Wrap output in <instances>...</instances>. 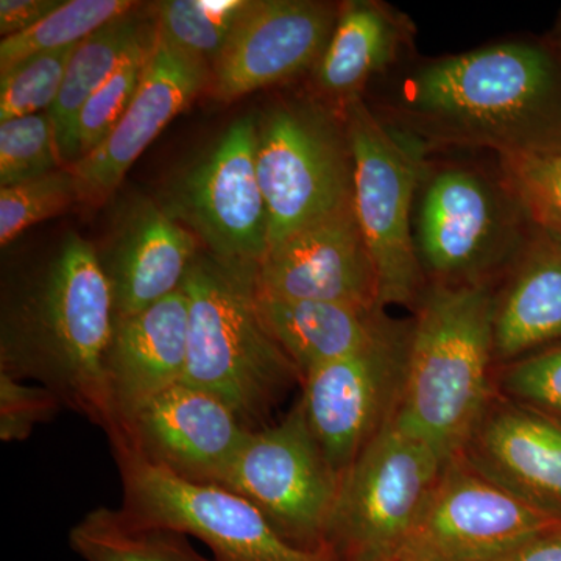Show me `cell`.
<instances>
[{
	"mask_svg": "<svg viewBox=\"0 0 561 561\" xmlns=\"http://www.w3.org/2000/svg\"><path fill=\"white\" fill-rule=\"evenodd\" d=\"M257 309L273 339L302 379L313 368L364 348L391 321L386 309L350 302L286 300L256 291Z\"/></svg>",
	"mask_w": 561,
	"mask_h": 561,
	"instance_id": "603a6c76",
	"label": "cell"
},
{
	"mask_svg": "<svg viewBox=\"0 0 561 561\" xmlns=\"http://www.w3.org/2000/svg\"><path fill=\"white\" fill-rule=\"evenodd\" d=\"M343 114L354 158V210L375 264L379 302L413 312L427 287L413 242V209L427 154L365 99L351 102Z\"/></svg>",
	"mask_w": 561,
	"mask_h": 561,
	"instance_id": "52a82bcc",
	"label": "cell"
},
{
	"mask_svg": "<svg viewBox=\"0 0 561 561\" xmlns=\"http://www.w3.org/2000/svg\"><path fill=\"white\" fill-rule=\"evenodd\" d=\"M339 483L298 400L279 423L249 432L220 485L256 505L284 540L319 551Z\"/></svg>",
	"mask_w": 561,
	"mask_h": 561,
	"instance_id": "8fae6325",
	"label": "cell"
},
{
	"mask_svg": "<svg viewBox=\"0 0 561 561\" xmlns=\"http://www.w3.org/2000/svg\"><path fill=\"white\" fill-rule=\"evenodd\" d=\"M247 7V0H165L154 5V21L162 38L213 70Z\"/></svg>",
	"mask_w": 561,
	"mask_h": 561,
	"instance_id": "484cf974",
	"label": "cell"
},
{
	"mask_svg": "<svg viewBox=\"0 0 561 561\" xmlns=\"http://www.w3.org/2000/svg\"><path fill=\"white\" fill-rule=\"evenodd\" d=\"M339 10L319 0H251L210 70L209 94L231 102L316 68Z\"/></svg>",
	"mask_w": 561,
	"mask_h": 561,
	"instance_id": "5bb4252c",
	"label": "cell"
},
{
	"mask_svg": "<svg viewBox=\"0 0 561 561\" xmlns=\"http://www.w3.org/2000/svg\"><path fill=\"white\" fill-rule=\"evenodd\" d=\"M190 300L181 289L130 317L114 319L106 381L116 431L165 390L183 382L187 362Z\"/></svg>",
	"mask_w": 561,
	"mask_h": 561,
	"instance_id": "d6986e66",
	"label": "cell"
},
{
	"mask_svg": "<svg viewBox=\"0 0 561 561\" xmlns=\"http://www.w3.org/2000/svg\"><path fill=\"white\" fill-rule=\"evenodd\" d=\"M457 456L486 481L561 519L560 420L494 390Z\"/></svg>",
	"mask_w": 561,
	"mask_h": 561,
	"instance_id": "e0dca14e",
	"label": "cell"
},
{
	"mask_svg": "<svg viewBox=\"0 0 561 561\" xmlns=\"http://www.w3.org/2000/svg\"><path fill=\"white\" fill-rule=\"evenodd\" d=\"M415 25L382 0L341 3L327 49L313 68L317 99L345 111L364 98L368 83L397 68L411 51Z\"/></svg>",
	"mask_w": 561,
	"mask_h": 561,
	"instance_id": "7402d4cb",
	"label": "cell"
},
{
	"mask_svg": "<svg viewBox=\"0 0 561 561\" xmlns=\"http://www.w3.org/2000/svg\"><path fill=\"white\" fill-rule=\"evenodd\" d=\"M413 319H391L364 348L313 368L302 379L306 419L341 476L397 419L411 356Z\"/></svg>",
	"mask_w": 561,
	"mask_h": 561,
	"instance_id": "7c38bea8",
	"label": "cell"
},
{
	"mask_svg": "<svg viewBox=\"0 0 561 561\" xmlns=\"http://www.w3.org/2000/svg\"><path fill=\"white\" fill-rule=\"evenodd\" d=\"M256 119L232 122L169 183L162 208L230 267L256 271L268 253V216L256 171Z\"/></svg>",
	"mask_w": 561,
	"mask_h": 561,
	"instance_id": "30bf717a",
	"label": "cell"
},
{
	"mask_svg": "<svg viewBox=\"0 0 561 561\" xmlns=\"http://www.w3.org/2000/svg\"><path fill=\"white\" fill-rule=\"evenodd\" d=\"M154 41L157 33L142 41L114 76L84 103L76 125L77 161L101 147L119 124L138 91Z\"/></svg>",
	"mask_w": 561,
	"mask_h": 561,
	"instance_id": "83f0119b",
	"label": "cell"
},
{
	"mask_svg": "<svg viewBox=\"0 0 561 561\" xmlns=\"http://www.w3.org/2000/svg\"><path fill=\"white\" fill-rule=\"evenodd\" d=\"M561 343V238L535 227L493 291L494 370Z\"/></svg>",
	"mask_w": 561,
	"mask_h": 561,
	"instance_id": "44dd1931",
	"label": "cell"
},
{
	"mask_svg": "<svg viewBox=\"0 0 561 561\" xmlns=\"http://www.w3.org/2000/svg\"><path fill=\"white\" fill-rule=\"evenodd\" d=\"M546 39L556 49L557 54L561 57V11L557 16L556 24H553L552 31L546 35Z\"/></svg>",
	"mask_w": 561,
	"mask_h": 561,
	"instance_id": "8d00e7d4",
	"label": "cell"
},
{
	"mask_svg": "<svg viewBox=\"0 0 561 561\" xmlns=\"http://www.w3.org/2000/svg\"><path fill=\"white\" fill-rule=\"evenodd\" d=\"M197 254V238L161 203H130L108 250L99 254L113 294L114 319L142 312L181 289Z\"/></svg>",
	"mask_w": 561,
	"mask_h": 561,
	"instance_id": "ffe728a7",
	"label": "cell"
},
{
	"mask_svg": "<svg viewBox=\"0 0 561 561\" xmlns=\"http://www.w3.org/2000/svg\"><path fill=\"white\" fill-rule=\"evenodd\" d=\"M493 286L427 284L394 423L448 461L494 391Z\"/></svg>",
	"mask_w": 561,
	"mask_h": 561,
	"instance_id": "3957f363",
	"label": "cell"
},
{
	"mask_svg": "<svg viewBox=\"0 0 561 561\" xmlns=\"http://www.w3.org/2000/svg\"><path fill=\"white\" fill-rule=\"evenodd\" d=\"M61 0H2L0 2V35H20L39 24L51 11L61 5Z\"/></svg>",
	"mask_w": 561,
	"mask_h": 561,
	"instance_id": "e575fe53",
	"label": "cell"
},
{
	"mask_svg": "<svg viewBox=\"0 0 561 561\" xmlns=\"http://www.w3.org/2000/svg\"><path fill=\"white\" fill-rule=\"evenodd\" d=\"M534 228L500 165L490 172L427 157L413 209V242L427 284L496 287Z\"/></svg>",
	"mask_w": 561,
	"mask_h": 561,
	"instance_id": "5b68a950",
	"label": "cell"
},
{
	"mask_svg": "<svg viewBox=\"0 0 561 561\" xmlns=\"http://www.w3.org/2000/svg\"><path fill=\"white\" fill-rule=\"evenodd\" d=\"M77 46L32 55L0 73V124L50 111Z\"/></svg>",
	"mask_w": 561,
	"mask_h": 561,
	"instance_id": "f1b7e54d",
	"label": "cell"
},
{
	"mask_svg": "<svg viewBox=\"0 0 561 561\" xmlns=\"http://www.w3.org/2000/svg\"><path fill=\"white\" fill-rule=\"evenodd\" d=\"M249 432L219 398L180 382L111 440L125 438L144 459L186 481L220 485Z\"/></svg>",
	"mask_w": 561,
	"mask_h": 561,
	"instance_id": "2e32d148",
	"label": "cell"
},
{
	"mask_svg": "<svg viewBox=\"0 0 561 561\" xmlns=\"http://www.w3.org/2000/svg\"><path fill=\"white\" fill-rule=\"evenodd\" d=\"M179 531L150 526L124 508H95L69 531L84 561H209Z\"/></svg>",
	"mask_w": 561,
	"mask_h": 561,
	"instance_id": "d4e9b609",
	"label": "cell"
},
{
	"mask_svg": "<svg viewBox=\"0 0 561 561\" xmlns=\"http://www.w3.org/2000/svg\"><path fill=\"white\" fill-rule=\"evenodd\" d=\"M183 289L190 300L183 382L219 398L256 430L284 394L302 383L297 365L262 320L256 271L197 254Z\"/></svg>",
	"mask_w": 561,
	"mask_h": 561,
	"instance_id": "277c9868",
	"label": "cell"
},
{
	"mask_svg": "<svg viewBox=\"0 0 561 561\" xmlns=\"http://www.w3.org/2000/svg\"><path fill=\"white\" fill-rule=\"evenodd\" d=\"M111 443L124 486L122 508L140 523L205 542L213 561H337L327 549H302L284 540L241 494L179 478L144 459L125 438Z\"/></svg>",
	"mask_w": 561,
	"mask_h": 561,
	"instance_id": "9c48e42d",
	"label": "cell"
},
{
	"mask_svg": "<svg viewBox=\"0 0 561 561\" xmlns=\"http://www.w3.org/2000/svg\"><path fill=\"white\" fill-rule=\"evenodd\" d=\"M445 463L390 423L343 472L323 548L337 561H398Z\"/></svg>",
	"mask_w": 561,
	"mask_h": 561,
	"instance_id": "ba28073f",
	"label": "cell"
},
{
	"mask_svg": "<svg viewBox=\"0 0 561 561\" xmlns=\"http://www.w3.org/2000/svg\"><path fill=\"white\" fill-rule=\"evenodd\" d=\"M130 0H69L31 31L3 38L0 44V73L18 62L43 54L77 46L103 25L135 10Z\"/></svg>",
	"mask_w": 561,
	"mask_h": 561,
	"instance_id": "4316f807",
	"label": "cell"
},
{
	"mask_svg": "<svg viewBox=\"0 0 561 561\" xmlns=\"http://www.w3.org/2000/svg\"><path fill=\"white\" fill-rule=\"evenodd\" d=\"M561 519L486 481L459 456L446 461L398 561H500Z\"/></svg>",
	"mask_w": 561,
	"mask_h": 561,
	"instance_id": "4fadbf2b",
	"label": "cell"
},
{
	"mask_svg": "<svg viewBox=\"0 0 561 561\" xmlns=\"http://www.w3.org/2000/svg\"><path fill=\"white\" fill-rule=\"evenodd\" d=\"M80 202V187L68 168L0 190V245L7 247L27 228Z\"/></svg>",
	"mask_w": 561,
	"mask_h": 561,
	"instance_id": "f546056e",
	"label": "cell"
},
{
	"mask_svg": "<svg viewBox=\"0 0 561 561\" xmlns=\"http://www.w3.org/2000/svg\"><path fill=\"white\" fill-rule=\"evenodd\" d=\"M500 561H561V529L526 542Z\"/></svg>",
	"mask_w": 561,
	"mask_h": 561,
	"instance_id": "d590c367",
	"label": "cell"
},
{
	"mask_svg": "<svg viewBox=\"0 0 561 561\" xmlns=\"http://www.w3.org/2000/svg\"><path fill=\"white\" fill-rule=\"evenodd\" d=\"M371 110L427 157L449 149L497 158L556 153L561 57L542 36L416 62Z\"/></svg>",
	"mask_w": 561,
	"mask_h": 561,
	"instance_id": "6da1fadb",
	"label": "cell"
},
{
	"mask_svg": "<svg viewBox=\"0 0 561 561\" xmlns=\"http://www.w3.org/2000/svg\"><path fill=\"white\" fill-rule=\"evenodd\" d=\"M210 69L187 57L157 32L138 91L105 142L69 165L80 202H105L162 128L209 84Z\"/></svg>",
	"mask_w": 561,
	"mask_h": 561,
	"instance_id": "ac0fdd59",
	"label": "cell"
},
{
	"mask_svg": "<svg viewBox=\"0 0 561 561\" xmlns=\"http://www.w3.org/2000/svg\"><path fill=\"white\" fill-rule=\"evenodd\" d=\"M494 390L502 397L561 419V343L496 368Z\"/></svg>",
	"mask_w": 561,
	"mask_h": 561,
	"instance_id": "d6a6232c",
	"label": "cell"
},
{
	"mask_svg": "<svg viewBox=\"0 0 561 561\" xmlns=\"http://www.w3.org/2000/svg\"><path fill=\"white\" fill-rule=\"evenodd\" d=\"M61 165L49 111L0 124V186L9 187Z\"/></svg>",
	"mask_w": 561,
	"mask_h": 561,
	"instance_id": "4dcf8cb0",
	"label": "cell"
},
{
	"mask_svg": "<svg viewBox=\"0 0 561 561\" xmlns=\"http://www.w3.org/2000/svg\"><path fill=\"white\" fill-rule=\"evenodd\" d=\"M256 128L271 250L353 203L354 158L345 114L316 95L275 103Z\"/></svg>",
	"mask_w": 561,
	"mask_h": 561,
	"instance_id": "8992f818",
	"label": "cell"
},
{
	"mask_svg": "<svg viewBox=\"0 0 561 561\" xmlns=\"http://www.w3.org/2000/svg\"><path fill=\"white\" fill-rule=\"evenodd\" d=\"M61 405L46 387L25 386L20 379L0 373V437L3 442L24 440L36 424L50 420Z\"/></svg>",
	"mask_w": 561,
	"mask_h": 561,
	"instance_id": "836d02e7",
	"label": "cell"
},
{
	"mask_svg": "<svg viewBox=\"0 0 561 561\" xmlns=\"http://www.w3.org/2000/svg\"><path fill=\"white\" fill-rule=\"evenodd\" d=\"M497 165L531 224L561 238V151L497 158Z\"/></svg>",
	"mask_w": 561,
	"mask_h": 561,
	"instance_id": "1f68e13d",
	"label": "cell"
},
{
	"mask_svg": "<svg viewBox=\"0 0 561 561\" xmlns=\"http://www.w3.org/2000/svg\"><path fill=\"white\" fill-rule=\"evenodd\" d=\"M113 330V294L99 253L70 232L3 317L0 373L20 381L35 379L62 405L113 435L116 421L106 381Z\"/></svg>",
	"mask_w": 561,
	"mask_h": 561,
	"instance_id": "7a4b0ae2",
	"label": "cell"
},
{
	"mask_svg": "<svg viewBox=\"0 0 561 561\" xmlns=\"http://www.w3.org/2000/svg\"><path fill=\"white\" fill-rule=\"evenodd\" d=\"M138 7L91 33L70 58L60 94L49 111L58 157L66 168L77 161L76 125L84 103L114 76L142 41L157 33V21L151 24L149 18L139 13Z\"/></svg>",
	"mask_w": 561,
	"mask_h": 561,
	"instance_id": "cb8c5ba5",
	"label": "cell"
},
{
	"mask_svg": "<svg viewBox=\"0 0 561 561\" xmlns=\"http://www.w3.org/2000/svg\"><path fill=\"white\" fill-rule=\"evenodd\" d=\"M256 291L286 300L382 308L354 202L268 250L257 267Z\"/></svg>",
	"mask_w": 561,
	"mask_h": 561,
	"instance_id": "9a60e30c",
	"label": "cell"
}]
</instances>
